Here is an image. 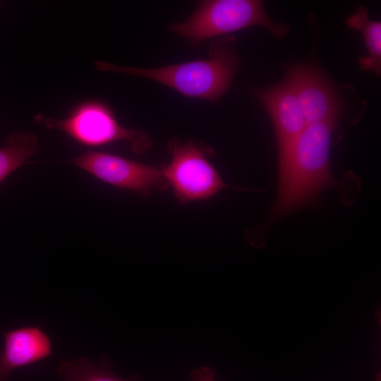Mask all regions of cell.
<instances>
[{
  "mask_svg": "<svg viewBox=\"0 0 381 381\" xmlns=\"http://www.w3.org/2000/svg\"><path fill=\"white\" fill-rule=\"evenodd\" d=\"M334 121L313 123L279 147V194L274 217L313 199L331 183L329 150Z\"/></svg>",
  "mask_w": 381,
  "mask_h": 381,
  "instance_id": "obj_1",
  "label": "cell"
},
{
  "mask_svg": "<svg viewBox=\"0 0 381 381\" xmlns=\"http://www.w3.org/2000/svg\"><path fill=\"white\" fill-rule=\"evenodd\" d=\"M231 37L212 44L208 57L186 63L153 68H141L94 61L100 71L117 72L148 78L189 97L210 102L219 100L229 88L238 60Z\"/></svg>",
  "mask_w": 381,
  "mask_h": 381,
  "instance_id": "obj_2",
  "label": "cell"
},
{
  "mask_svg": "<svg viewBox=\"0 0 381 381\" xmlns=\"http://www.w3.org/2000/svg\"><path fill=\"white\" fill-rule=\"evenodd\" d=\"M254 25L263 26L279 39L289 30L286 25L274 23L262 2L256 0L202 1L188 18L170 25L169 28L191 42L199 43Z\"/></svg>",
  "mask_w": 381,
  "mask_h": 381,
  "instance_id": "obj_3",
  "label": "cell"
},
{
  "mask_svg": "<svg viewBox=\"0 0 381 381\" xmlns=\"http://www.w3.org/2000/svg\"><path fill=\"white\" fill-rule=\"evenodd\" d=\"M34 120L48 129L64 132L75 142L87 147H99L126 140L129 143L132 151L139 155L146 152L152 145L147 133L125 128L119 124L110 108L97 100L78 104L64 119L37 114Z\"/></svg>",
  "mask_w": 381,
  "mask_h": 381,
  "instance_id": "obj_4",
  "label": "cell"
},
{
  "mask_svg": "<svg viewBox=\"0 0 381 381\" xmlns=\"http://www.w3.org/2000/svg\"><path fill=\"white\" fill-rule=\"evenodd\" d=\"M167 150L171 159L162 173L180 203L207 200L227 186L208 160L213 153L209 146L174 138Z\"/></svg>",
  "mask_w": 381,
  "mask_h": 381,
  "instance_id": "obj_5",
  "label": "cell"
},
{
  "mask_svg": "<svg viewBox=\"0 0 381 381\" xmlns=\"http://www.w3.org/2000/svg\"><path fill=\"white\" fill-rule=\"evenodd\" d=\"M69 162L106 183L144 197L150 196L155 190H164L169 186L162 167L116 155L88 150Z\"/></svg>",
  "mask_w": 381,
  "mask_h": 381,
  "instance_id": "obj_6",
  "label": "cell"
},
{
  "mask_svg": "<svg viewBox=\"0 0 381 381\" xmlns=\"http://www.w3.org/2000/svg\"><path fill=\"white\" fill-rule=\"evenodd\" d=\"M286 79L294 90L306 126L336 121L339 111L337 95L316 68L309 65L294 66L288 71Z\"/></svg>",
  "mask_w": 381,
  "mask_h": 381,
  "instance_id": "obj_7",
  "label": "cell"
},
{
  "mask_svg": "<svg viewBox=\"0 0 381 381\" xmlns=\"http://www.w3.org/2000/svg\"><path fill=\"white\" fill-rule=\"evenodd\" d=\"M0 347V381H9L11 372L52 354L51 340L39 327L23 326L3 332Z\"/></svg>",
  "mask_w": 381,
  "mask_h": 381,
  "instance_id": "obj_8",
  "label": "cell"
},
{
  "mask_svg": "<svg viewBox=\"0 0 381 381\" xmlns=\"http://www.w3.org/2000/svg\"><path fill=\"white\" fill-rule=\"evenodd\" d=\"M255 94L271 117L279 148L292 140L306 126L294 90L287 79L271 87L258 89Z\"/></svg>",
  "mask_w": 381,
  "mask_h": 381,
  "instance_id": "obj_9",
  "label": "cell"
},
{
  "mask_svg": "<svg viewBox=\"0 0 381 381\" xmlns=\"http://www.w3.org/2000/svg\"><path fill=\"white\" fill-rule=\"evenodd\" d=\"M112 363L102 356L97 363L83 357L62 361L56 370L57 375L64 381H142V377L133 374L123 378L111 371Z\"/></svg>",
  "mask_w": 381,
  "mask_h": 381,
  "instance_id": "obj_10",
  "label": "cell"
},
{
  "mask_svg": "<svg viewBox=\"0 0 381 381\" xmlns=\"http://www.w3.org/2000/svg\"><path fill=\"white\" fill-rule=\"evenodd\" d=\"M39 150L37 137L24 131L10 134L0 147V183Z\"/></svg>",
  "mask_w": 381,
  "mask_h": 381,
  "instance_id": "obj_11",
  "label": "cell"
},
{
  "mask_svg": "<svg viewBox=\"0 0 381 381\" xmlns=\"http://www.w3.org/2000/svg\"><path fill=\"white\" fill-rule=\"evenodd\" d=\"M347 25L359 30L363 35L368 55L360 59L363 69L380 74L381 23L369 18L367 10L360 7L347 20Z\"/></svg>",
  "mask_w": 381,
  "mask_h": 381,
  "instance_id": "obj_12",
  "label": "cell"
},
{
  "mask_svg": "<svg viewBox=\"0 0 381 381\" xmlns=\"http://www.w3.org/2000/svg\"><path fill=\"white\" fill-rule=\"evenodd\" d=\"M192 381H215V372L210 367L197 368L190 373Z\"/></svg>",
  "mask_w": 381,
  "mask_h": 381,
  "instance_id": "obj_13",
  "label": "cell"
}]
</instances>
